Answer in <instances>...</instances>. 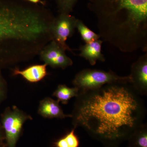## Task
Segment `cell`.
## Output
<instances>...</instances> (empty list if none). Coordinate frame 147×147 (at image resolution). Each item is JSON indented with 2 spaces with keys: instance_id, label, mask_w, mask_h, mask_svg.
I'll return each mask as SVG.
<instances>
[{
  "instance_id": "17",
  "label": "cell",
  "mask_w": 147,
  "mask_h": 147,
  "mask_svg": "<svg viewBox=\"0 0 147 147\" xmlns=\"http://www.w3.org/2000/svg\"><path fill=\"white\" fill-rule=\"evenodd\" d=\"M53 145L55 147H68L64 137L58 139L54 142Z\"/></svg>"
},
{
  "instance_id": "6",
  "label": "cell",
  "mask_w": 147,
  "mask_h": 147,
  "mask_svg": "<svg viewBox=\"0 0 147 147\" xmlns=\"http://www.w3.org/2000/svg\"><path fill=\"white\" fill-rule=\"evenodd\" d=\"M65 51L52 40L39 53L40 58L44 63L53 68H66L73 64V61L65 54Z\"/></svg>"
},
{
  "instance_id": "5",
  "label": "cell",
  "mask_w": 147,
  "mask_h": 147,
  "mask_svg": "<svg viewBox=\"0 0 147 147\" xmlns=\"http://www.w3.org/2000/svg\"><path fill=\"white\" fill-rule=\"evenodd\" d=\"M77 19L70 14L60 13L55 17L51 23L50 32L52 40L65 51L72 52L66 44V40L74 34Z\"/></svg>"
},
{
  "instance_id": "19",
  "label": "cell",
  "mask_w": 147,
  "mask_h": 147,
  "mask_svg": "<svg viewBox=\"0 0 147 147\" xmlns=\"http://www.w3.org/2000/svg\"><path fill=\"white\" fill-rule=\"evenodd\" d=\"M25 1L33 4L37 5L40 3V4L44 5V3L41 1V0H25Z\"/></svg>"
},
{
  "instance_id": "2",
  "label": "cell",
  "mask_w": 147,
  "mask_h": 147,
  "mask_svg": "<svg viewBox=\"0 0 147 147\" xmlns=\"http://www.w3.org/2000/svg\"><path fill=\"white\" fill-rule=\"evenodd\" d=\"M48 34L47 17L39 5L25 0H0V44L21 62L38 55Z\"/></svg>"
},
{
  "instance_id": "14",
  "label": "cell",
  "mask_w": 147,
  "mask_h": 147,
  "mask_svg": "<svg viewBox=\"0 0 147 147\" xmlns=\"http://www.w3.org/2000/svg\"><path fill=\"white\" fill-rule=\"evenodd\" d=\"M78 0H57L58 11L59 13L70 14Z\"/></svg>"
},
{
  "instance_id": "1",
  "label": "cell",
  "mask_w": 147,
  "mask_h": 147,
  "mask_svg": "<svg viewBox=\"0 0 147 147\" xmlns=\"http://www.w3.org/2000/svg\"><path fill=\"white\" fill-rule=\"evenodd\" d=\"M139 94L123 83L79 92L71 115L74 128L82 127L105 146H119L142 124Z\"/></svg>"
},
{
  "instance_id": "4",
  "label": "cell",
  "mask_w": 147,
  "mask_h": 147,
  "mask_svg": "<svg viewBox=\"0 0 147 147\" xmlns=\"http://www.w3.org/2000/svg\"><path fill=\"white\" fill-rule=\"evenodd\" d=\"M32 117L16 106L6 108L1 115V125L7 147H16L21 136L23 125Z\"/></svg>"
},
{
  "instance_id": "20",
  "label": "cell",
  "mask_w": 147,
  "mask_h": 147,
  "mask_svg": "<svg viewBox=\"0 0 147 147\" xmlns=\"http://www.w3.org/2000/svg\"><path fill=\"white\" fill-rule=\"evenodd\" d=\"M104 147H119V146L117 145H106Z\"/></svg>"
},
{
  "instance_id": "8",
  "label": "cell",
  "mask_w": 147,
  "mask_h": 147,
  "mask_svg": "<svg viewBox=\"0 0 147 147\" xmlns=\"http://www.w3.org/2000/svg\"><path fill=\"white\" fill-rule=\"evenodd\" d=\"M38 113L45 118L63 119L71 117V115H67L64 113L57 100L49 97L45 98L40 102Z\"/></svg>"
},
{
  "instance_id": "12",
  "label": "cell",
  "mask_w": 147,
  "mask_h": 147,
  "mask_svg": "<svg viewBox=\"0 0 147 147\" xmlns=\"http://www.w3.org/2000/svg\"><path fill=\"white\" fill-rule=\"evenodd\" d=\"M79 93L77 88H69L65 85H59L53 94V96L57 98L58 102L66 104L72 98L77 97Z\"/></svg>"
},
{
  "instance_id": "7",
  "label": "cell",
  "mask_w": 147,
  "mask_h": 147,
  "mask_svg": "<svg viewBox=\"0 0 147 147\" xmlns=\"http://www.w3.org/2000/svg\"><path fill=\"white\" fill-rule=\"evenodd\" d=\"M129 83L139 94L147 92V56H142L131 66Z\"/></svg>"
},
{
  "instance_id": "3",
  "label": "cell",
  "mask_w": 147,
  "mask_h": 147,
  "mask_svg": "<svg viewBox=\"0 0 147 147\" xmlns=\"http://www.w3.org/2000/svg\"><path fill=\"white\" fill-rule=\"evenodd\" d=\"M129 76H119L110 71H105L89 69H84L77 74L72 83L79 92L99 88L106 84L113 83H130Z\"/></svg>"
},
{
  "instance_id": "9",
  "label": "cell",
  "mask_w": 147,
  "mask_h": 147,
  "mask_svg": "<svg viewBox=\"0 0 147 147\" xmlns=\"http://www.w3.org/2000/svg\"><path fill=\"white\" fill-rule=\"evenodd\" d=\"M47 65H34L20 70L18 68L13 69V76L20 75L30 83H36L42 80L47 76Z\"/></svg>"
},
{
  "instance_id": "10",
  "label": "cell",
  "mask_w": 147,
  "mask_h": 147,
  "mask_svg": "<svg viewBox=\"0 0 147 147\" xmlns=\"http://www.w3.org/2000/svg\"><path fill=\"white\" fill-rule=\"evenodd\" d=\"M102 42V40L98 39L82 45L79 48V56L88 61L92 65H94L97 61H105V58L101 51Z\"/></svg>"
},
{
  "instance_id": "13",
  "label": "cell",
  "mask_w": 147,
  "mask_h": 147,
  "mask_svg": "<svg viewBox=\"0 0 147 147\" xmlns=\"http://www.w3.org/2000/svg\"><path fill=\"white\" fill-rule=\"evenodd\" d=\"M76 28L78 30L82 39L86 43L96 41L100 38L99 34L92 31L79 19H77Z\"/></svg>"
},
{
  "instance_id": "11",
  "label": "cell",
  "mask_w": 147,
  "mask_h": 147,
  "mask_svg": "<svg viewBox=\"0 0 147 147\" xmlns=\"http://www.w3.org/2000/svg\"><path fill=\"white\" fill-rule=\"evenodd\" d=\"M127 147H147V129L145 125L137 127L127 139Z\"/></svg>"
},
{
  "instance_id": "16",
  "label": "cell",
  "mask_w": 147,
  "mask_h": 147,
  "mask_svg": "<svg viewBox=\"0 0 147 147\" xmlns=\"http://www.w3.org/2000/svg\"><path fill=\"white\" fill-rule=\"evenodd\" d=\"M7 95V86L0 71V104L4 100Z\"/></svg>"
},
{
  "instance_id": "18",
  "label": "cell",
  "mask_w": 147,
  "mask_h": 147,
  "mask_svg": "<svg viewBox=\"0 0 147 147\" xmlns=\"http://www.w3.org/2000/svg\"><path fill=\"white\" fill-rule=\"evenodd\" d=\"M5 139V134L1 124H0V146H3V144Z\"/></svg>"
},
{
  "instance_id": "21",
  "label": "cell",
  "mask_w": 147,
  "mask_h": 147,
  "mask_svg": "<svg viewBox=\"0 0 147 147\" xmlns=\"http://www.w3.org/2000/svg\"><path fill=\"white\" fill-rule=\"evenodd\" d=\"M0 147H3V146H0Z\"/></svg>"
},
{
  "instance_id": "15",
  "label": "cell",
  "mask_w": 147,
  "mask_h": 147,
  "mask_svg": "<svg viewBox=\"0 0 147 147\" xmlns=\"http://www.w3.org/2000/svg\"><path fill=\"white\" fill-rule=\"evenodd\" d=\"M64 137L68 147H79L80 146L79 138L75 133V128L71 129Z\"/></svg>"
}]
</instances>
